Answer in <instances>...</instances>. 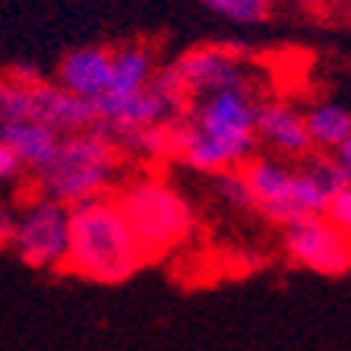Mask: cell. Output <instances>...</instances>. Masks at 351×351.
<instances>
[{"instance_id":"1","label":"cell","mask_w":351,"mask_h":351,"mask_svg":"<svg viewBox=\"0 0 351 351\" xmlns=\"http://www.w3.org/2000/svg\"><path fill=\"white\" fill-rule=\"evenodd\" d=\"M256 101L250 86L203 95L184 123L174 121L171 156L199 174L241 168L256 152Z\"/></svg>"},{"instance_id":"2","label":"cell","mask_w":351,"mask_h":351,"mask_svg":"<svg viewBox=\"0 0 351 351\" xmlns=\"http://www.w3.org/2000/svg\"><path fill=\"white\" fill-rule=\"evenodd\" d=\"M66 213H70V241H66L64 269L89 282L117 285L146 263V254L117 199L92 196L66 206Z\"/></svg>"},{"instance_id":"3","label":"cell","mask_w":351,"mask_h":351,"mask_svg":"<svg viewBox=\"0 0 351 351\" xmlns=\"http://www.w3.org/2000/svg\"><path fill=\"white\" fill-rule=\"evenodd\" d=\"M121 168V146L105 127H86L60 139L58 156L38 171V190L64 206L105 196Z\"/></svg>"},{"instance_id":"4","label":"cell","mask_w":351,"mask_h":351,"mask_svg":"<svg viewBox=\"0 0 351 351\" xmlns=\"http://www.w3.org/2000/svg\"><path fill=\"white\" fill-rule=\"evenodd\" d=\"M123 215L130 221L133 234H136L143 254L158 256L178 247L193 228V209L171 184L143 178L133 180L130 187H123L117 196Z\"/></svg>"},{"instance_id":"5","label":"cell","mask_w":351,"mask_h":351,"mask_svg":"<svg viewBox=\"0 0 351 351\" xmlns=\"http://www.w3.org/2000/svg\"><path fill=\"white\" fill-rule=\"evenodd\" d=\"M66 241H70V213L66 206L48 196H38L16 215V247L19 260L32 269H64Z\"/></svg>"},{"instance_id":"6","label":"cell","mask_w":351,"mask_h":351,"mask_svg":"<svg viewBox=\"0 0 351 351\" xmlns=\"http://www.w3.org/2000/svg\"><path fill=\"white\" fill-rule=\"evenodd\" d=\"M285 254L298 266L319 276H342L351 269V237L335 231L323 215H301L282 225Z\"/></svg>"},{"instance_id":"7","label":"cell","mask_w":351,"mask_h":351,"mask_svg":"<svg viewBox=\"0 0 351 351\" xmlns=\"http://www.w3.org/2000/svg\"><path fill=\"white\" fill-rule=\"evenodd\" d=\"M178 86L187 98H203L221 89H241L250 86L247 82V64L237 51L225 45H203V48H190L180 58L168 64Z\"/></svg>"},{"instance_id":"8","label":"cell","mask_w":351,"mask_h":351,"mask_svg":"<svg viewBox=\"0 0 351 351\" xmlns=\"http://www.w3.org/2000/svg\"><path fill=\"white\" fill-rule=\"evenodd\" d=\"M241 174L250 187V196H254V206L260 215H266L276 225H288V221L298 219L291 193L294 168L285 158H250Z\"/></svg>"},{"instance_id":"9","label":"cell","mask_w":351,"mask_h":351,"mask_svg":"<svg viewBox=\"0 0 351 351\" xmlns=\"http://www.w3.org/2000/svg\"><path fill=\"white\" fill-rule=\"evenodd\" d=\"M256 143L269 146L276 152V158H291L301 162L313 152L307 127H304V114L294 111L285 101H260L256 105Z\"/></svg>"},{"instance_id":"10","label":"cell","mask_w":351,"mask_h":351,"mask_svg":"<svg viewBox=\"0 0 351 351\" xmlns=\"http://www.w3.org/2000/svg\"><path fill=\"white\" fill-rule=\"evenodd\" d=\"M32 121L51 127L54 133L66 136V133H80L86 127H95V101L80 98L73 92L60 89L58 82L32 80Z\"/></svg>"},{"instance_id":"11","label":"cell","mask_w":351,"mask_h":351,"mask_svg":"<svg viewBox=\"0 0 351 351\" xmlns=\"http://www.w3.org/2000/svg\"><path fill=\"white\" fill-rule=\"evenodd\" d=\"M108 80H111V48L105 45H86V48L66 51L54 70V82L60 89L89 98V101L105 95Z\"/></svg>"},{"instance_id":"12","label":"cell","mask_w":351,"mask_h":351,"mask_svg":"<svg viewBox=\"0 0 351 351\" xmlns=\"http://www.w3.org/2000/svg\"><path fill=\"white\" fill-rule=\"evenodd\" d=\"M0 139L16 152L23 168H32V171L38 174L51 158L58 156L60 139L64 136L54 133L51 127H45V123H38V121H16V123L0 127Z\"/></svg>"},{"instance_id":"13","label":"cell","mask_w":351,"mask_h":351,"mask_svg":"<svg viewBox=\"0 0 351 351\" xmlns=\"http://www.w3.org/2000/svg\"><path fill=\"white\" fill-rule=\"evenodd\" d=\"M156 70H158V60L152 54V48H146V45L111 48V80H108L105 95H133V92H143L152 82Z\"/></svg>"},{"instance_id":"14","label":"cell","mask_w":351,"mask_h":351,"mask_svg":"<svg viewBox=\"0 0 351 351\" xmlns=\"http://www.w3.org/2000/svg\"><path fill=\"white\" fill-rule=\"evenodd\" d=\"M304 127H307L311 146L317 152H335L342 146V139L351 133V111L335 105V101H319V105L307 108Z\"/></svg>"},{"instance_id":"15","label":"cell","mask_w":351,"mask_h":351,"mask_svg":"<svg viewBox=\"0 0 351 351\" xmlns=\"http://www.w3.org/2000/svg\"><path fill=\"white\" fill-rule=\"evenodd\" d=\"M171 123H158V127H139V130L121 133V136H114V139H117V146H121V152H127V156H136V158H149V162H152V158L171 156V146H174Z\"/></svg>"},{"instance_id":"16","label":"cell","mask_w":351,"mask_h":351,"mask_svg":"<svg viewBox=\"0 0 351 351\" xmlns=\"http://www.w3.org/2000/svg\"><path fill=\"white\" fill-rule=\"evenodd\" d=\"M16 121H32V80L19 73H3L0 76V127Z\"/></svg>"},{"instance_id":"17","label":"cell","mask_w":351,"mask_h":351,"mask_svg":"<svg viewBox=\"0 0 351 351\" xmlns=\"http://www.w3.org/2000/svg\"><path fill=\"white\" fill-rule=\"evenodd\" d=\"M196 3L228 23H260L272 7V0H196Z\"/></svg>"},{"instance_id":"18","label":"cell","mask_w":351,"mask_h":351,"mask_svg":"<svg viewBox=\"0 0 351 351\" xmlns=\"http://www.w3.org/2000/svg\"><path fill=\"white\" fill-rule=\"evenodd\" d=\"M301 168L311 174V178L317 180V184L326 190L329 196H332L335 190H342L345 184H351L348 174L342 171V165L332 158V152H317V149H313L307 158H301Z\"/></svg>"},{"instance_id":"19","label":"cell","mask_w":351,"mask_h":351,"mask_svg":"<svg viewBox=\"0 0 351 351\" xmlns=\"http://www.w3.org/2000/svg\"><path fill=\"white\" fill-rule=\"evenodd\" d=\"M213 178H215V193H219V199L225 206H231V209H237V213H256L250 187H247L244 174L237 171V168H231V171H219V174H213Z\"/></svg>"},{"instance_id":"20","label":"cell","mask_w":351,"mask_h":351,"mask_svg":"<svg viewBox=\"0 0 351 351\" xmlns=\"http://www.w3.org/2000/svg\"><path fill=\"white\" fill-rule=\"evenodd\" d=\"M323 219H326L335 231H342L345 237H351V184H345L342 190H335V193L329 196L326 209H323Z\"/></svg>"},{"instance_id":"21","label":"cell","mask_w":351,"mask_h":351,"mask_svg":"<svg viewBox=\"0 0 351 351\" xmlns=\"http://www.w3.org/2000/svg\"><path fill=\"white\" fill-rule=\"evenodd\" d=\"M19 174H23V162H19L16 152L0 139V187H3V184H13Z\"/></svg>"},{"instance_id":"22","label":"cell","mask_w":351,"mask_h":351,"mask_svg":"<svg viewBox=\"0 0 351 351\" xmlns=\"http://www.w3.org/2000/svg\"><path fill=\"white\" fill-rule=\"evenodd\" d=\"M13 234H16V215L0 206V247L13 244Z\"/></svg>"},{"instance_id":"23","label":"cell","mask_w":351,"mask_h":351,"mask_svg":"<svg viewBox=\"0 0 351 351\" xmlns=\"http://www.w3.org/2000/svg\"><path fill=\"white\" fill-rule=\"evenodd\" d=\"M332 158H335L339 165H342V171L348 174V180H351V133L342 139V146H339V149L332 152Z\"/></svg>"},{"instance_id":"24","label":"cell","mask_w":351,"mask_h":351,"mask_svg":"<svg viewBox=\"0 0 351 351\" xmlns=\"http://www.w3.org/2000/svg\"><path fill=\"white\" fill-rule=\"evenodd\" d=\"M285 3H294V7H323L329 0H285Z\"/></svg>"},{"instance_id":"25","label":"cell","mask_w":351,"mask_h":351,"mask_svg":"<svg viewBox=\"0 0 351 351\" xmlns=\"http://www.w3.org/2000/svg\"><path fill=\"white\" fill-rule=\"evenodd\" d=\"M345 3H348V7H351V0H345Z\"/></svg>"}]
</instances>
